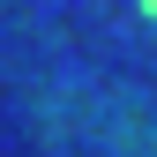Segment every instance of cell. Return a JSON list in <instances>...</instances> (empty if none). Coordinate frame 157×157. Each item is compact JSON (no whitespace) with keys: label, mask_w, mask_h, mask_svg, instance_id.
Returning <instances> with one entry per match:
<instances>
[{"label":"cell","mask_w":157,"mask_h":157,"mask_svg":"<svg viewBox=\"0 0 157 157\" xmlns=\"http://www.w3.org/2000/svg\"><path fill=\"white\" fill-rule=\"evenodd\" d=\"M135 8H142V15H150V23H157V0H135Z\"/></svg>","instance_id":"1"}]
</instances>
